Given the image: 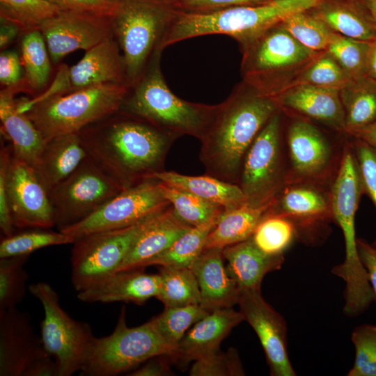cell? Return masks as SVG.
Instances as JSON below:
<instances>
[{
	"instance_id": "obj_37",
	"label": "cell",
	"mask_w": 376,
	"mask_h": 376,
	"mask_svg": "<svg viewBox=\"0 0 376 376\" xmlns=\"http://www.w3.org/2000/svg\"><path fill=\"white\" fill-rule=\"evenodd\" d=\"M160 187L177 216L191 227L219 217L225 212L224 207L194 194L162 182Z\"/></svg>"
},
{
	"instance_id": "obj_24",
	"label": "cell",
	"mask_w": 376,
	"mask_h": 376,
	"mask_svg": "<svg viewBox=\"0 0 376 376\" xmlns=\"http://www.w3.org/2000/svg\"><path fill=\"white\" fill-rule=\"evenodd\" d=\"M141 269L117 272L84 290L77 298L85 302H132L141 305L158 295L161 276Z\"/></svg>"
},
{
	"instance_id": "obj_20",
	"label": "cell",
	"mask_w": 376,
	"mask_h": 376,
	"mask_svg": "<svg viewBox=\"0 0 376 376\" xmlns=\"http://www.w3.org/2000/svg\"><path fill=\"white\" fill-rule=\"evenodd\" d=\"M272 97L282 113L319 123L347 135L339 90L298 84L285 88Z\"/></svg>"
},
{
	"instance_id": "obj_5",
	"label": "cell",
	"mask_w": 376,
	"mask_h": 376,
	"mask_svg": "<svg viewBox=\"0 0 376 376\" xmlns=\"http://www.w3.org/2000/svg\"><path fill=\"white\" fill-rule=\"evenodd\" d=\"M240 46L243 82L272 97L290 81L288 75L294 78L322 53L300 44L280 24Z\"/></svg>"
},
{
	"instance_id": "obj_4",
	"label": "cell",
	"mask_w": 376,
	"mask_h": 376,
	"mask_svg": "<svg viewBox=\"0 0 376 376\" xmlns=\"http://www.w3.org/2000/svg\"><path fill=\"white\" fill-rule=\"evenodd\" d=\"M177 13L161 0H120L111 23L130 87L141 77L155 53L160 51L162 38Z\"/></svg>"
},
{
	"instance_id": "obj_6",
	"label": "cell",
	"mask_w": 376,
	"mask_h": 376,
	"mask_svg": "<svg viewBox=\"0 0 376 376\" xmlns=\"http://www.w3.org/2000/svg\"><path fill=\"white\" fill-rule=\"evenodd\" d=\"M130 88L127 84H100L49 97L24 113L47 142L56 136L79 133L118 111Z\"/></svg>"
},
{
	"instance_id": "obj_47",
	"label": "cell",
	"mask_w": 376,
	"mask_h": 376,
	"mask_svg": "<svg viewBox=\"0 0 376 376\" xmlns=\"http://www.w3.org/2000/svg\"><path fill=\"white\" fill-rule=\"evenodd\" d=\"M350 137L357 158L363 193L370 198L376 210V151L363 141ZM371 244L376 248V237Z\"/></svg>"
},
{
	"instance_id": "obj_42",
	"label": "cell",
	"mask_w": 376,
	"mask_h": 376,
	"mask_svg": "<svg viewBox=\"0 0 376 376\" xmlns=\"http://www.w3.org/2000/svg\"><path fill=\"white\" fill-rule=\"evenodd\" d=\"M369 44L331 31L326 52L354 79L366 75Z\"/></svg>"
},
{
	"instance_id": "obj_7",
	"label": "cell",
	"mask_w": 376,
	"mask_h": 376,
	"mask_svg": "<svg viewBox=\"0 0 376 376\" xmlns=\"http://www.w3.org/2000/svg\"><path fill=\"white\" fill-rule=\"evenodd\" d=\"M175 350L159 336L151 321L134 327L126 322L123 307L113 332L95 338L80 375L114 376L156 356H172Z\"/></svg>"
},
{
	"instance_id": "obj_15",
	"label": "cell",
	"mask_w": 376,
	"mask_h": 376,
	"mask_svg": "<svg viewBox=\"0 0 376 376\" xmlns=\"http://www.w3.org/2000/svg\"><path fill=\"white\" fill-rule=\"evenodd\" d=\"M267 214L279 215L294 225L297 239L306 244L322 243L334 222L329 188L309 182L285 184Z\"/></svg>"
},
{
	"instance_id": "obj_18",
	"label": "cell",
	"mask_w": 376,
	"mask_h": 376,
	"mask_svg": "<svg viewBox=\"0 0 376 376\" xmlns=\"http://www.w3.org/2000/svg\"><path fill=\"white\" fill-rule=\"evenodd\" d=\"M39 29L54 63L78 49L87 51L113 36L111 18L65 10L46 19Z\"/></svg>"
},
{
	"instance_id": "obj_50",
	"label": "cell",
	"mask_w": 376,
	"mask_h": 376,
	"mask_svg": "<svg viewBox=\"0 0 376 376\" xmlns=\"http://www.w3.org/2000/svg\"><path fill=\"white\" fill-rule=\"evenodd\" d=\"M269 1L272 0H181L172 7L185 13H210L233 6L260 5Z\"/></svg>"
},
{
	"instance_id": "obj_3",
	"label": "cell",
	"mask_w": 376,
	"mask_h": 376,
	"mask_svg": "<svg viewBox=\"0 0 376 376\" xmlns=\"http://www.w3.org/2000/svg\"><path fill=\"white\" fill-rule=\"evenodd\" d=\"M161 51H157L137 82L127 93L120 110L139 116L175 135L196 137L207 132L217 104L191 102L175 95L168 87L160 69Z\"/></svg>"
},
{
	"instance_id": "obj_57",
	"label": "cell",
	"mask_w": 376,
	"mask_h": 376,
	"mask_svg": "<svg viewBox=\"0 0 376 376\" xmlns=\"http://www.w3.org/2000/svg\"><path fill=\"white\" fill-rule=\"evenodd\" d=\"M369 11L376 26V0H361Z\"/></svg>"
},
{
	"instance_id": "obj_2",
	"label": "cell",
	"mask_w": 376,
	"mask_h": 376,
	"mask_svg": "<svg viewBox=\"0 0 376 376\" xmlns=\"http://www.w3.org/2000/svg\"><path fill=\"white\" fill-rule=\"evenodd\" d=\"M279 109L272 97L244 82L217 104L213 120L201 140L200 160L205 174L238 185L243 159L268 120Z\"/></svg>"
},
{
	"instance_id": "obj_36",
	"label": "cell",
	"mask_w": 376,
	"mask_h": 376,
	"mask_svg": "<svg viewBox=\"0 0 376 376\" xmlns=\"http://www.w3.org/2000/svg\"><path fill=\"white\" fill-rule=\"evenodd\" d=\"M209 313L201 304L164 307L150 320L162 339L175 350L186 332Z\"/></svg>"
},
{
	"instance_id": "obj_40",
	"label": "cell",
	"mask_w": 376,
	"mask_h": 376,
	"mask_svg": "<svg viewBox=\"0 0 376 376\" xmlns=\"http://www.w3.org/2000/svg\"><path fill=\"white\" fill-rule=\"evenodd\" d=\"M251 238L263 253L279 256L284 255L294 240H297V233L293 224L287 218L266 214Z\"/></svg>"
},
{
	"instance_id": "obj_45",
	"label": "cell",
	"mask_w": 376,
	"mask_h": 376,
	"mask_svg": "<svg viewBox=\"0 0 376 376\" xmlns=\"http://www.w3.org/2000/svg\"><path fill=\"white\" fill-rule=\"evenodd\" d=\"M355 359L347 376H376V325L363 324L352 333Z\"/></svg>"
},
{
	"instance_id": "obj_19",
	"label": "cell",
	"mask_w": 376,
	"mask_h": 376,
	"mask_svg": "<svg viewBox=\"0 0 376 376\" xmlns=\"http://www.w3.org/2000/svg\"><path fill=\"white\" fill-rule=\"evenodd\" d=\"M244 321L253 328L264 350L270 375L295 376L287 348L284 318L263 297L261 290H242L237 304Z\"/></svg>"
},
{
	"instance_id": "obj_39",
	"label": "cell",
	"mask_w": 376,
	"mask_h": 376,
	"mask_svg": "<svg viewBox=\"0 0 376 376\" xmlns=\"http://www.w3.org/2000/svg\"><path fill=\"white\" fill-rule=\"evenodd\" d=\"M75 239L60 230L45 228L15 233L1 238L0 258L29 256L31 253L50 246L72 244Z\"/></svg>"
},
{
	"instance_id": "obj_23",
	"label": "cell",
	"mask_w": 376,
	"mask_h": 376,
	"mask_svg": "<svg viewBox=\"0 0 376 376\" xmlns=\"http://www.w3.org/2000/svg\"><path fill=\"white\" fill-rule=\"evenodd\" d=\"M24 91L23 81L1 91V131L10 142L13 156L35 167L47 141L26 114L17 109L15 95Z\"/></svg>"
},
{
	"instance_id": "obj_14",
	"label": "cell",
	"mask_w": 376,
	"mask_h": 376,
	"mask_svg": "<svg viewBox=\"0 0 376 376\" xmlns=\"http://www.w3.org/2000/svg\"><path fill=\"white\" fill-rule=\"evenodd\" d=\"M109 83L127 84L123 56L113 36L86 51L75 65L60 66L50 86L31 99L17 100V109L24 113L49 97Z\"/></svg>"
},
{
	"instance_id": "obj_29",
	"label": "cell",
	"mask_w": 376,
	"mask_h": 376,
	"mask_svg": "<svg viewBox=\"0 0 376 376\" xmlns=\"http://www.w3.org/2000/svg\"><path fill=\"white\" fill-rule=\"evenodd\" d=\"M87 157L79 133L62 135L47 142L34 169L42 183L50 191Z\"/></svg>"
},
{
	"instance_id": "obj_46",
	"label": "cell",
	"mask_w": 376,
	"mask_h": 376,
	"mask_svg": "<svg viewBox=\"0 0 376 376\" xmlns=\"http://www.w3.org/2000/svg\"><path fill=\"white\" fill-rule=\"evenodd\" d=\"M190 376H242L245 375L237 350H220L195 361L189 369Z\"/></svg>"
},
{
	"instance_id": "obj_38",
	"label": "cell",
	"mask_w": 376,
	"mask_h": 376,
	"mask_svg": "<svg viewBox=\"0 0 376 376\" xmlns=\"http://www.w3.org/2000/svg\"><path fill=\"white\" fill-rule=\"evenodd\" d=\"M61 10L46 0H0L1 20L17 25L23 33L39 29Z\"/></svg>"
},
{
	"instance_id": "obj_53",
	"label": "cell",
	"mask_w": 376,
	"mask_h": 376,
	"mask_svg": "<svg viewBox=\"0 0 376 376\" xmlns=\"http://www.w3.org/2000/svg\"><path fill=\"white\" fill-rule=\"evenodd\" d=\"M166 355L156 356L147 360L140 368L135 369L128 375L130 376H167L172 375L173 372Z\"/></svg>"
},
{
	"instance_id": "obj_31",
	"label": "cell",
	"mask_w": 376,
	"mask_h": 376,
	"mask_svg": "<svg viewBox=\"0 0 376 376\" xmlns=\"http://www.w3.org/2000/svg\"><path fill=\"white\" fill-rule=\"evenodd\" d=\"M271 203L254 207L246 203L234 210L224 212L209 233L204 250L223 249L251 237L259 223L266 216Z\"/></svg>"
},
{
	"instance_id": "obj_13",
	"label": "cell",
	"mask_w": 376,
	"mask_h": 376,
	"mask_svg": "<svg viewBox=\"0 0 376 376\" xmlns=\"http://www.w3.org/2000/svg\"><path fill=\"white\" fill-rule=\"evenodd\" d=\"M170 205L162 193L160 182L148 178L123 189L83 221L60 231L75 240L92 233L139 224Z\"/></svg>"
},
{
	"instance_id": "obj_27",
	"label": "cell",
	"mask_w": 376,
	"mask_h": 376,
	"mask_svg": "<svg viewBox=\"0 0 376 376\" xmlns=\"http://www.w3.org/2000/svg\"><path fill=\"white\" fill-rule=\"evenodd\" d=\"M230 276L241 290H261L265 276L281 268L284 255L270 256L261 251L249 239L222 249Z\"/></svg>"
},
{
	"instance_id": "obj_56",
	"label": "cell",
	"mask_w": 376,
	"mask_h": 376,
	"mask_svg": "<svg viewBox=\"0 0 376 376\" xmlns=\"http://www.w3.org/2000/svg\"><path fill=\"white\" fill-rule=\"evenodd\" d=\"M366 75L376 81V41L369 44Z\"/></svg>"
},
{
	"instance_id": "obj_52",
	"label": "cell",
	"mask_w": 376,
	"mask_h": 376,
	"mask_svg": "<svg viewBox=\"0 0 376 376\" xmlns=\"http://www.w3.org/2000/svg\"><path fill=\"white\" fill-rule=\"evenodd\" d=\"M357 244L360 260L368 274L376 298V248L361 238H357Z\"/></svg>"
},
{
	"instance_id": "obj_43",
	"label": "cell",
	"mask_w": 376,
	"mask_h": 376,
	"mask_svg": "<svg viewBox=\"0 0 376 376\" xmlns=\"http://www.w3.org/2000/svg\"><path fill=\"white\" fill-rule=\"evenodd\" d=\"M29 256L0 258V311L16 307L24 298L29 276L24 265Z\"/></svg>"
},
{
	"instance_id": "obj_49",
	"label": "cell",
	"mask_w": 376,
	"mask_h": 376,
	"mask_svg": "<svg viewBox=\"0 0 376 376\" xmlns=\"http://www.w3.org/2000/svg\"><path fill=\"white\" fill-rule=\"evenodd\" d=\"M61 10L83 13L111 18L120 0H46Z\"/></svg>"
},
{
	"instance_id": "obj_12",
	"label": "cell",
	"mask_w": 376,
	"mask_h": 376,
	"mask_svg": "<svg viewBox=\"0 0 376 376\" xmlns=\"http://www.w3.org/2000/svg\"><path fill=\"white\" fill-rule=\"evenodd\" d=\"M123 189L87 157L49 191L55 226L61 230L83 221Z\"/></svg>"
},
{
	"instance_id": "obj_1",
	"label": "cell",
	"mask_w": 376,
	"mask_h": 376,
	"mask_svg": "<svg viewBox=\"0 0 376 376\" xmlns=\"http://www.w3.org/2000/svg\"><path fill=\"white\" fill-rule=\"evenodd\" d=\"M88 157L123 188L164 170L175 135L118 110L79 132Z\"/></svg>"
},
{
	"instance_id": "obj_34",
	"label": "cell",
	"mask_w": 376,
	"mask_h": 376,
	"mask_svg": "<svg viewBox=\"0 0 376 376\" xmlns=\"http://www.w3.org/2000/svg\"><path fill=\"white\" fill-rule=\"evenodd\" d=\"M20 48L26 91H38L46 85L51 71V58L40 29L24 33Z\"/></svg>"
},
{
	"instance_id": "obj_21",
	"label": "cell",
	"mask_w": 376,
	"mask_h": 376,
	"mask_svg": "<svg viewBox=\"0 0 376 376\" xmlns=\"http://www.w3.org/2000/svg\"><path fill=\"white\" fill-rule=\"evenodd\" d=\"M329 191L334 220L342 230L345 244H355V215L364 193L350 136L345 141L340 166Z\"/></svg>"
},
{
	"instance_id": "obj_48",
	"label": "cell",
	"mask_w": 376,
	"mask_h": 376,
	"mask_svg": "<svg viewBox=\"0 0 376 376\" xmlns=\"http://www.w3.org/2000/svg\"><path fill=\"white\" fill-rule=\"evenodd\" d=\"M13 150L10 144L5 146L1 143L0 150V228L3 237L15 233V226L6 194V175Z\"/></svg>"
},
{
	"instance_id": "obj_30",
	"label": "cell",
	"mask_w": 376,
	"mask_h": 376,
	"mask_svg": "<svg viewBox=\"0 0 376 376\" xmlns=\"http://www.w3.org/2000/svg\"><path fill=\"white\" fill-rule=\"evenodd\" d=\"M155 178L168 186L194 194L224 207L225 212L246 203V197L237 184L230 183L212 175H187L173 171L154 174Z\"/></svg>"
},
{
	"instance_id": "obj_28",
	"label": "cell",
	"mask_w": 376,
	"mask_h": 376,
	"mask_svg": "<svg viewBox=\"0 0 376 376\" xmlns=\"http://www.w3.org/2000/svg\"><path fill=\"white\" fill-rule=\"evenodd\" d=\"M331 31L368 42L376 41V26L361 0H322L308 10Z\"/></svg>"
},
{
	"instance_id": "obj_22",
	"label": "cell",
	"mask_w": 376,
	"mask_h": 376,
	"mask_svg": "<svg viewBox=\"0 0 376 376\" xmlns=\"http://www.w3.org/2000/svg\"><path fill=\"white\" fill-rule=\"evenodd\" d=\"M244 321L242 313L231 308L214 310L194 324L185 334L169 359L186 366L216 352L232 329Z\"/></svg>"
},
{
	"instance_id": "obj_10",
	"label": "cell",
	"mask_w": 376,
	"mask_h": 376,
	"mask_svg": "<svg viewBox=\"0 0 376 376\" xmlns=\"http://www.w3.org/2000/svg\"><path fill=\"white\" fill-rule=\"evenodd\" d=\"M284 140L285 184L309 182L330 188L340 166L346 139L336 142L313 121L292 116Z\"/></svg>"
},
{
	"instance_id": "obj_16",
	"label": "cell",
	"mask_w": 376,
	"mask_h": 376,
	"mask_svg": "<svg viewBox=\"0 0 376 376\" xmlns=\"http://www.w3.org/2000/svg\"><path fill=\"white\" fill-rule=\"evenodd\" d=\"M52 359L26 313L0 311V376H38Z\"/></svg>"
},
{
	"instance_id": "obj_9",
	"label": "cell",
	"mask_w": 376,
	"mask_h": 376,
	"mask_svg": "<svg viewBox=\"0 0 376 376\" xmlns=\"http://www.w3.org/2000/svg\"><path fill=\"white\" fill-rule=\"evenodd\" d=\"M281 114L279 109L268 120L242 162L238 185L251 206L270 204L285 185L287 159Z\"/></svg>"
},
{
	"instance_id": "obj_11",
	"label": "cell",
	"mask_w": 376,
	"mask_h": 376,
	"mask_svg": "<svg viewBox=\"0 0 376 376\" xmlns=\"http://www.w3.org/2000/svg\"><path fill=\"white\" fill-rule=\"evenodd\" d=\"M151 218L128 227L95 232L77 238L72 243L70 257L71 281L75 290H84L117 272L134 240Z\"/></svg>"
},
{
	"instance_id": "obj_32",
	"label": "cell",
	"mask_w": 376,
	"mask_h": 376,
	"mask_svg": "<svg viewBox=\"0 0 376 376\" xmlns=\"http://www.w3.org/2000/svg\"><path fill=\"white\" fill-rule=\"evenodd\" d=\"M347 136L376 120V81L364 75L339 91Z\"/></svg>"
},
{
	"instance_id": "obj_25",
	"label": "cell",
	"mask_w": 376,
	"mask_h": 376,
	"mask_svg": "<svg viewBox=\"0 0 376 376\" xmlns=\"http://www.w3.org/2000/svg\"><path fill=\"white\" fill-rule=\"evenodd\" d=\"M191 227L177 216L170 205L149 220L117 272L146 267L150 260L167 249Z\"/></svg>"
},
{
	"instance_id": "obj_35",
	"label": "cell",
	"mask_w": 376,
	"mask_h": 376,
	"mask_svg": "<svg viewBox=\"0 0 376 376\" xmlns=\"http://www.w3.org/2000/svg\"><path fill=\"white\" fill-rule=\"evenodd\" d=\"M160 288L157 299L164 307L201 304V292L196 277L189 267L160 266Z\"/></svg>"
},
{
	"instance_id": "obj_17",
	"label": "cell",
	"mask_w": 376,
	"mask_h": 376,
	"mask_svg": "<svg viewBox=\"0 0 376 376\" xmlns=\"http://www.w3.org/2000/svg\"><path fill=\"white\" fill-rule=\"evenodd\" d=\"M6 194L16 228L49 229L55 226L49 191L34 167L13 156L6 172Z\"/></svg>"
},
{
	"instance_id": "obj_54",
	"label": "cell",
	"mask_w": 376,
	"mask_h": 376,
	"mask_svg": "<svg viewBox=\"0 0 376 376\" xmlns=\"http://www.w3.org/2000/svg\"><path fill=\"white\" fill-rule=\"evenodd\" d=\"M22 31L21 29L16 24L6 21L1 20L0 26V47L4 49Z\"/></svg>"
},
{
	"instance_id": "obj_55",
	"label": "cell",
	"mask_w": 376,
	"mask_h": 376,
	"mask_svg": "<svg viewBox=\"0 0 376 376\" xmlns=\"http://www.w3.org/2000/svg\"><path fill=\"white\" fill-rule=\"evenodd\" d=\"M349 136L363 141L376 151V120L370 125L352 132Z\"/></svg>"
},
{
	"instance_id": "obj_8",
	"label": "cell",
	"mask_w": 376,
	"mask_h": 376,
	"mask_svg": "<svg viewBox=\"0 0 376 376\" xmlns=\"http://www.w3.org/2000/svg\"><path fill=\"white\" fill-rule=\"evenodd\" d=\"M28 289L44 308L40 337L45 349L56 363L58 376L80 373L96 338L91 327L73 319L61 307L58 295L49 283H33Z\"/></svg>"
},
{
	"instance_id": "obj_33",
	"label": "cell",
	"mask_w": 376,
	"mask_h": 376,
	"mask_svg": "<svg viewBox=\"0 0 376 376\" xmlns=\"http://www.w3.org/2000/svg\"><path fill=\"white\" fill-rule=\"evenodd\" d=\"M221 216L197 226L191 227L167 249L153 258L146 265L189 267L204 250L206 239Z\"/></svg>"
},
{
	"instance_id": "obj_26",
	"label": "cell",
	"mask_w": 376,
	"mask_h": 376,
	"mask_svg": "<svg viewBox=\"0 0 376 376\" xmlns=\"http://www.w3.org/2000/svg\"><path fill=\"white\" fill-rule=\"evenodd\" d=\"M222 249H205L192 263L201 292V305L207 311L238 304L241 290L224 265Z\"/></svg>"
},
{
	"instance_id": "obj_41",
	"label": "cell",
	"mask_w": 376,
	"mask_h": 376,
	"mask_svg": "<svg viewBox=\"0 0 376 376\" xmlns=\"http://www.w3.org/2000/svg\"><path fill=\"white\" fill-rule=\"evenodd\" d=\"M352 79L335 59L325 51L306 65L281 91L298 84H308L340 91Z\"/></svg>"
},
{
	"instance_id": "obj_51",
	"label": "cell",
	"mask_w": 376,
	"mask_h": 376,
	"mask_svg": "<svg viewBox=\"0 0 376 376\" xmlns=\"http://www.w3.org/2000/svg\"><path fill=\"white\" fill-rule=\"evenodd\" d=\"M22 78L21 62L18 54L12 51L2 52L0 54V82L5 87L19 84Z\"/></svg>"
},
{
	"instance_id": "obj_58",
	"label": "cell",
	"mask_w": 376,
	"mask_h": 376,
	"mask_svg": "<svg viewBox=\"0 0 376 376\" xmlns=\"http://www.w3.org/2000/svg\"><path fill=\"white\" fill-rule=\"evenodd\" d=\"M164 3H166L169 4L170 6H173V4L176 3L177 2L181 1V0H161Z\"/></svg>"
},
{
	"instance_id": "obj_44",
	"label": "cell",
	"mask_w": 376,
	"mask_h": 376,
	"mask_svg": "<svg viewBox=\"0 0 376 376\" xmlns=\"http://www.w3.org/2000/svg\"><path fill=\"white\" fill-rule=\"evenodd\" d=\"M279 24L304 47L316 52L326 51L331 31L308 10L294 14Z\"/></svg>"
}]
</instances>
